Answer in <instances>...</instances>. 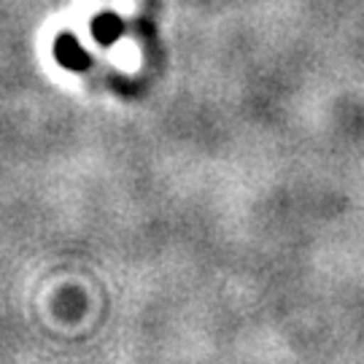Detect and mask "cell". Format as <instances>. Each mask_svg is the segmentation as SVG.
Wrapping results in <instances>:
<instances>
[{"mask_svg":"<svg viewBox=\"0 0 364 364\" xmlns=\"http://www.w3.org/2000/svg\"><path fill=\"white\" fill-rule=\"evenodd\" d=\"M122 33H124V22L119 19L117 14H100L95 22H92V36L95 41H100V43H114L117 38H122Z\"/></svg>","mask_w":364,"mask_h":364,"instance_id":"2","label":"cell"},{"mask_svg":"<svg viewBox=\"0 0 364 364\" xmlns=\"http://www.w3.org/2000/svg\"><path fill=\"white\" fill-rule=\"evenodd\" d=\"M54 57L68 70H84V68L90 65V57L84 52V46L73 36H60L57 38V43H54Z\"/></svg>","mask_w":364,"mask_h":364,"instance_id":"1","label":"cell"}]
</instances>
